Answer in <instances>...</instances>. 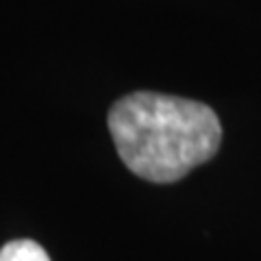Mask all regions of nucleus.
I'll return each instance as SVG.
<instances>
[{
    "mask_svg": "<svg viewBox=\"0 0 261 261\" xmlns=\"http://www.w3.org/2000/svg\"><path fill=\"white\" fill-rule=\"evenodd\" d=\"M0 261H50V257L37 242L13 240L0 248Z\"/></svg>",
    "mask_w": 261,
    "mask_h": 261,
    "instance_id": "obj_2",
    "label": "nucleus"
},
{
    "mask_svg": "<svg viewBox=\"0 0 261 261\" xmlns=\"http://www.w3.org/2000/svg\"><path fill=\"white\" fill-rule=\"evenodd\" d=\"M109 130L133 174L152 183H174L209 161L222 142L216 111L198 100L135 92L113 105Z\"/></svg>",
    "mask_w": 261,
    "mask_h": 261,
    "instance_id": "obj_1",
    "label": "nucleus"
}]
</instances>
